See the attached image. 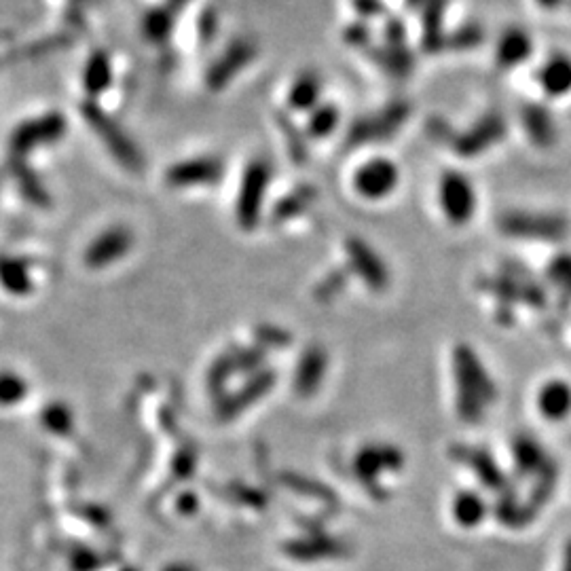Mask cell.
I'll return each instance as SVG.
<instances>
[{"label": "cell", "mask_w": 571, "mask_h": 571, "mask_svg": "<svg viewBox=\"0 0 571 571\" xmlns=\"http://www.w3.org/2000/svg\"><path fill=\"white\" fill-rule=\"evenodd\" d=\"M440 206L455 225H464L474 216L476 193L472 182L459 172H449L440 180Z\"/></svg>", "instance_id": "obj_2"}, {"label": "cell", "mask_w": 571, "mask_h": 571, "mask_svg": "<svg viewBox=\"0 0 571 571\" xmlns=\"http://www.w3.org/2000/svg\"><path fill=\"white\" fill-rule=\"evenodd\" d=\"M445 13H447V0H428L426 9H423L421 45L428 53H436L442 47H447Z\"/></svg>", "instance_id": "obj_9"}, {"label": "cell", "mask_w": 571, "mask_h": 571, "mask_svg": "<svg viewBox=\"0 0 571 571\" xmlns=\"http://www.w3.org/2000/svg\"><path fill=\"white\" fill-rule=\"evenodd\" d=\"M256 58V45L250 39H235L233 43H229L223 53L212 62V66L208 68V87L210 89H223L227 87L239 72L246 70Z\"/></svg>", "instance_id": "obj_3"}, {"label": "cell", "mask_w": 571, "mask_h": 571, "mask_svg": "<svg viewBox=\"0 0 571 571\" xmlns=\"http://www.w3.org/2000/svg\"><path fill=\"white\" fill-rule=\"evenodd\" d=\"M349 252L354 254V259L358 261V271L364 275L368 284H371L373 288H383L385 284H388V271L383 269L381 261L371 250L364 248L362 244H352Z\"/></svg>", "instance_id": "obj_20"}, {"label": "cell", "mask_w": 571, "mask_h": 571, "mask_svg": "<svg viewBox=\"0 0 571 571\" xmlns=\"http://www.w3.org/2000/svg\"><path fill=\"white\" fill-rule=\"evenodd\" d=\"M531 49L533 45H531L529 34L519 28H510L500 36V43H497V49H495L497 64H500L502 68L519 66L527 62Z\"/></svg>", "instance_id": "obj_12"}, {"label": "cell", "mask_w": 571, "mask_h": 571, "mask_svg": "<svg viewBox=\"0 0 571 571\" xmlns=\"http://www.w3.org/2000/svg\"><path fill=\"white\" fill-rule=\"evenodd\" d=\"M85 117L91 125H94V130L108 142L110 149L117 151L123 159H132V163L136 161L134 146L127 142V138L121 134L117 125H113V121L102 115L100 108H96L94 104H85Z\"/></svg>", "instance_id": "obj_13"}, {"label": "cell", "mask_w": 571, "mask_h": 571, "mask_svg": "<svg viewBox=\"0 0 571 571\" xmlns=\"http://www.w3.org/2000/svg\"><path fill=\"white\" fill-rule=\"evenodd\" d=\"M485 41V30L478 24H464L459 26L457 30H453V34L447 36V47L455 49V51H468V49H476L481 47Z\"/></svg>", "instance_id": "obj_23"}, {"label": "cell", "mask_w": 571, "mask_h": 571, "mask_svg": "<svg viewBox=\"0 0 571 571\" xmlns=\"http://www.w3.org/2000/svg\"><path fill=\"white\" fill-rule=\"evenodd\" d=\"M104 246L106 248H94V254H91L89 259L91 261H104V259H108V256H113V252L117 256L125 248V239L119 235H110V237H106Z\"/></svg>", "instance_id": "obj_27"}, {"label": "cell", "mask_w": 571, "mask_h": 571, "mask_svg": "<svg viewBox=\"0 0 571 571\" xmlns=\"http://www.w3.org/2000/svg\"><path fill=\"white\" fill-rule=\"evenodd\" d=\"M176 11L170 3L146 11L142 17V36L153 45H163L170 39L176 26Z\"/></svg>", "instance_id": "obj_14"}, {"label": "cell", "mask_w": 571, "mask_h": 571, "mask_svg": "<svg viewBox=\"0 0 571 571\" xmlns=\"http://www.w3.org/2000/svg\"><path fill=\"white\" fill-rule=\"evenodd\" d=\"M64 119L60 115H43L24 123L13 136V149L15 151H30L34 146L58 140L64 134Z\"/></svg>", "instance_id": "obj_7"}, {"label": "cell", "mask_w": 571, "mask_h": 571, "mask_svg": "<svg viewBox=\"0 0 571 571\" xmlns=\"http://www.w3.org/2000/svg\"><path fill=\"white\" fill-rule=\"evenodd\" d=\"M466 457H468V464L476 470L478 478H481V481H483V485H487L491 489H502L504 487V483H502L504 476H502L500 470H497L491 455L481 453V451H468Z\"/></svg>", "instance_id": "obj_21"}, {"label": "cell", "mask_w": 571, "mask_h": 571, "mask_svg": "<svg viewBox=\"0 0 571 571\" xmlns=\"http://www.w3.org/2000/svg\"><path fill=\"white\" fill-rule=\"evenodd\" d=\"M514 459H517L519 470L536 472L544 464V453L531 438H519L517 445H514Z\"/></svg>", "instance_id": "obj_22"}, {"label": "cell", "mask_w": 571, "mask_h": 571, "mask_svg": "<svg viewBox=\"0 0 571 571\" xmlns=\"http://www.w3.org/2000/svg\"><path fill=\"white\" fill-rule=\"evenodd\" d=\"M337 121H339L337 108L322 106L316 110V113H313V117L309 121V130H311V134H316V136H326L335 130Z\"/></svg>", "instance_id": "obj_25"}, {"label": "cell", "mask_w": 571, "mask_h": 571, "mask_svg": "<svg viewBox=\"0 0 571 571\" xmlns=\"http://www.w3.org/2000/svg\"><path fill=\"white\" fill-rule=\"evenodd\" d=\"M523 125L525 132L529 134V138L533 140L536 146H542V149H548L552 146V142L557 140V130L555 123H552V117L548 115V110L540 104H527L523 108Z\"/></svg>", "instance_id": "obj_15"}, {"label": "cell", "mask_w": 571, "mask_h": 571, "mask_svg": "<svg viewBox=\"0 0 571 571\" xmlns=\"http://www.w3.org/2000/svg\"><path fill=\"white\" fill-rule=\"evenodd\" d=\"M352 3L362 17H377L383 13L381 0H352Z\"/></svg>", "instance_id": "obj_30"}, {"label": "cell", "mask_w": 571, "mask_h": 571, "mask_svg": "<svg viewBox=\"0 0 571 571\" xmlns=\"http://www.w3.org/2000/svg\"><path fill=\"white\" fill-rule=\"evenodd\" d=\"M426 3H428V0H407V5L413 7V9H415V7H421V5H426Z\"/></svg>", "instance_id": "obj_33"}, {"label": "cell", "mask_w": 571, "mask_h": 571, "mask_svg": "<svg viewBox=\"0 0 571 571\" xmlns=\"http://www.w3.org/2000/svg\"><path fill=\"white\" fill-rule=\"evenodd\" d=\"M502 227L512 235L523 237H561L565 233V223L557 216H536V214H510L504 218Z\"/></svg>", "instance_id": "obj_8"}, {"label": "cell", "mask_w": 571, "mask_h": 571, "mask_svg": "<svg viewBox=\"0 0 571 571\" xmlns=\"http://www.w3.org/2000/svg\"><path fill=\"white\" fill-rule=\"evenodd\" d=\"M536 3L548 11H555L563 3V0H536Z\"/></svg>", "instance_id": "obj_31"}, {"label": "cell", "mask_w": 571, "mask_h": 571, "mask_svg": "<svg viewBox=\"0 0 571 571\" xmlns=\"http://www.w3.org/2000/svg\"><path fill=\"white\" fill-rule=\"evenodd\" d=\"M409 117V106L407 104H392L383 110L377 117H366L356 123L352 136L349 140L354 142H368V140H381L392 136L398 127L407 121Z\"/></svg>", "instance_id": "obj_6"}, {"label": "cell", "mask_w": 571, "mask_h": 571, "mask_svg": "<svg viewBox=\"0 0 571 571\" xmlns=\"http://www.w3.org/2000/svg\"><path fill=\"white\" fill-rule=\"evenodd\" d=\"M24 385L15 377H0V402H13L22 396Z\"/></svg>", "instance_id": "obj_29"}, {"label": "cell", "mask_w": 571, "mask_h": 571, "mask_svg": "<svg viewBox=\"0 0 571 571\" xmlns=\"http://www.w3.org/2000/svg\"><path fill=\"white\" fill-rule=\"evenodd\" d=\"M453 514L455 521L464 527H474L485 519L487 514V504L483 502V497L474 491H464L455 497L453 502Z\"/></svg>", "instance_id": "obj_18"}, {"label": "cell", "mask_w": 571, "mask_h": 571, "mask_svg": "<svg viewBox=\"0 0 571 571\" xmlns=\"http://www.w3.org/2000/svg\"><path fill=\"white\" fill-rule=\"evenodd\" d=\"M538 404L546 419L561 421L571 413V388L563 381H552L542 388Z\"/></svg>", "instance_id": "obj_17"}, {"label": "cell", "mask_w": 571, "mask_h": 571, "mask_svg": "<svg viewBox=\"0 0 571 571\" xmlns=\"http://www.w3.org/2000/svg\"><path fill=\"white\" fill-rule=\"evenodd\" d=\"M455 383H457V411L464 421L476 423L495 400V385L485 371L483 362L470 347L462 345L455 352Z\"/></svg>", "instance_id": "obj_1"}, {"label": "cell", "mask_w": 571, "mask_h": 571, "mask_svg": "<svg viewBox=\"0 0 571 571\" xmlns=\"http://www.w3.org/2000/svg\"><path fill=\"white\" fill-rule=\"evenodd\" d=\"M113 81V64L106 51H94L87 58L83 68V87L89 96H100Z\"/></svg>", "instance_id": "obj_16"}, {"label": "cell", "mask_w": 571, "mask_h": 571, "mask_svg": "<svg viewBox=\"0 0 571 571\" xmlns=\"http://www.w3.org/2000/svg\"><path fill=\"white\" fill-rule=\"evenodd\" d=\"M538 81L542 89L552 98H561L571 91V58L563 53L550 55L548 62L540 68Z\"/></svg>", "instance_id": "obj_10"}, {"label": "cell", "mask_w": 571, "mask_h": 571, "mask_svg": "<svg viewBox=\"0 0 571 571\" xmlns=\"http://www.w3.org/2000/svg\"><path fill=\"white\" fill-rule=\"evenodd\" d=\"M563 571H571V544L567 548V555H565V565H563Z\"/></svg>", "instance_id": "obj_32"}, {"label": "cell", "mask_w": 571, "mask_h": 571, "mask_svg": "<svg viewBox=\"0 0 571 571\" xmlns=\"http://www.w3.org/2000/svg\"><path fill=\"white\" fill-rule=\"evenodd\" d=\"M345 43L352 47H371V30L364 24H354L345 30Z\"/></svg>", "instance_id": "obj_26"}, {"label": "cell", "mask_w": 571, "mask_h": 571, "mask_svg": "<svg viewBox=\"0 0 571 571\" xmlns=\"http://www.w3.org/2000/svg\"><path fill=\"white\" fill-rule=\"evenodd\" d=\"M506 136V121L500 113H489L481 121L474 123L470 130L457 136L453 146L459 155H478Z\"/></svg>", "instance_id": "obj_4"}, {"label": "cell", "mask_w": 571, "mask_h": 571, "mask_svg": "<svg viewBox=\"0 0 571 571\" xmlns=\"http://www.w3.org/2000/svg\"><path fill=\"white\" fill-rule=\"evenodd\" d=\"M366 53L383 72H388L394 79H404L413 70V55L407 45H371L366 49Z\"/></svg>", "instance_id": "obj_11"}, {"label": "cell", "mask_w": 571, "mask_h": 571, "mask_svg": "<svg viewBox=\"0 0 571 571\" xmlns=\"http://www.w3.org/2000/svg\"><path fill=\"white\" fill-rule=\"evenodd\" d=\"M218 174V163L214 161H208V159H201L199 163L193 161V163H184V165H178V168L174 170V178L178 182H197V180H204V178H210Z\"/></svg>", "instance_id": "obj_24"}, {"label": "cell", "mask_w": 571, "mask_h": 571, "mask_svg": "<svg viewBox=\"0 0 571 571\" xmlns=\"http://www.w3.org/2000/svg\"><path fill=\"white\" fill-rule=\"evenodd\" d=\"M398 184V170L390 159H373L356 174V189L368 199L388 197Z\"/></svg>", "instance_id": "obj_5"}, {"label": "cell", "mask_w": 571, "mask_h": 571, "mask_svg": "<svg viewBox=\"0 0 571 571\" xmlns=\"http://www.w3.org/2000/svg\"><path fill=\"white\" fill-rule=\"evenodd\" d=\"M322 91V83L320 77L313 75V72H303V75L297 77V81L292 83L290 94H288V102L292 108H311L313 104L318 102Z\"/></svg>", "instance_id": "obj_19"}, {"label": "cell", "mask_w": 571, "mask_h": 571, "mask_svg": "<svg viewBox=\"0 0 571 571\" xmlns=\"http://www.w3.org/2000/svg\"><path fill=\"white\" fill-rule=\"evenodd\" d=\"M383 34H385V43L388 45H407V28H404V22L396 20V17H392V20L388 22Z\"/></svg>", "instance_id": "obj_28"}]
</instances>
